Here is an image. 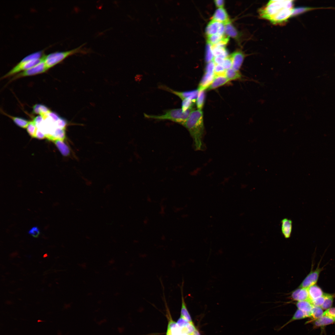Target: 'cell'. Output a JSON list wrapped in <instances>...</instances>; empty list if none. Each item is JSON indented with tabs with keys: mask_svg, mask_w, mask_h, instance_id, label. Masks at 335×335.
<instances>
[{
	"mask_svg": "<svg viewBox=\"0 0 335 335\" xmlns=\"http://www.w3.org/2000/svg\"><path fill=\"white\" fill-rule=\"evenodd\" d=\"M323 309L320 306H314L311 312V318L312 321L319 319L322 316L324 313Z\"/></svg>",
	"mask_w": 335,
	"mask_h": 335,
	"instance_id": "obj_28",
	"label": "cell"
},
{
	"mask_svg": "<svg viewBox=\"0 0 335 335\" xmlns=\"http://www.w3.org/2000/svg\"><path fill=\"white\" fill-rule=\"evenodd\" d=\"M322 269L317 268L314 270L311 271L306 277L301 284L300 288H308L315 284L318 280L319 274Z\"/></svg>",
	"mask_w": 335,
	"mask_h": 335,
	"instance_id": "obj_9",
	"label": "cell"
},
{
	"mask_svg": "<svg viewBox=\"0 0 335 335\" xmlns=\"http://www.w3.org/2000/svg\"><path fill=\"white\" fill-rule=\"evenodd\" d=\"M28 233L34 237L37 238L40 234V230L37 226H34L29 230Z\"/></svg>",
	"mask_w": 335,
	"mask_h": 335,
	"instance_id": "obj_39",
	"label": "cell"
},
{
	"mask_svg": "<svg viewBox=\"0 0 335 335\" xmlns=\"http://www.w3.org/2000/svg\"><path fill=\"white\" fill-rule=\"evenodd\" d=\"M226 70L225 69L222 65L215 64L214 69V74L215 76H225Z\"/></svg>",
	"mask_w": 335,
	"mask_h": 335,
	"instance_id": "obj_35",
	"label": "cell"
},
{
	"mask_svg": "<svg viewBox=\"0 0 335 335\" xmlns=\"http://www.w3.org/2000/svg\"><path fill=\"white\" fill-rule=\"evenodd\" d=\"M48 69L44 60L40 63L26 70L20 72L14 77L12 80L28 76L45 72Z\"/></svg>",
	"mask_w": 335,
	"mask_h": 335,
	"instance_id": "obj_6",
	"label": "cell"
},
{
	"mask_svg": "<svg viewBox=\"0 0 335 335\" xmlns=\"http://www.w3.org/2000/svg\"><path fill=\"white\" fill-rule=\"evenodd\" d=\"M225 33L228 36L234 38H238L239 36L237 30L230 23L225 25Z\"/></svg>",
	"mask_w": 335,
	"mask_h": 335,
	"instance_id": "obj_24",
	"label": "cell"
},
{
	"mask_svg": "<svg viewBox=\"0 0 335 335\" xmlns=\"http://www.w3.org/2000/svg\"><path fill=\"white\" fill-rule=\"evenodd\" d=\"M214 77V72L206 71L199 84L198 90H205L208 88L212 83Z\"/></svg>",
	"mask_w": 335,
	"mask_h": 335,
	"instance_id": "obj_14",
	"label": "cell"
},
{
	"mask_svg": "<svg viewBox=\"0 0 335 335\" xmlns=\"http://www.w3.org/2000/svg\"><path fill=\"white\" fill-rule=\"evenodd\" d=\"M44 50H42L27 55L2 78H5L28 69L40 63L44 60Z\"/></svg>",
	"mask_w": 335,
	"mask_h": 335,
	"instance_id": "obj_2",
	"label": "cell"
},
{
	"mask_svg": "<svg viewBox=\"0 0 335 335\" xmlns=\"http://www.w3.org/2000/svg\"><path fill=\"white\" fill-rule=\"evenodd\" d=\"M293 9L286 8L283 9L272 17L269 21L274 25L281 24L286 22L291 17Z\"/></svg>",
	"mask_w": 335,
	"mask_h": 335,
	"instance_id": "obj_10",
	"label": "cell"
},
{
	"mask_svg": "<svg viewBox=\"0 0 335 335\" xmlns=\"http://www.w3.org/2000/svg\"><path fill=\"white\" fill-rule=\"evenodd\" d=\"M335 297V294L326 293V298L324 303L320 306L321 308L323 310H327L330 308L333 305Z\"/></svg>",
	"mask_w": 335,
	"mask_h": 335,
	"instance_id": "obj_27",
	"label": "cell"
},
{
	"mask_svg": "<svg viewBox=\"0 0 335 335\" xmlns=\"http://www.w3.org/2000/svg\"><path fill=\"white\" fill-rule=\"evenodd\" d=\"M182 335H188V334H187L184 333V334H182Z\"/></svg>",
	"mask_w": 335,
	"mask_h": 335,
	"instance_id": "obj_46",
	"label": "cell"
},
{
	"mask_svg": "<svg viewBox=\"0 0 335 335\" xmlns=\"http://www.w3.org/2000/svg\"><path fill=\"white\" fill-rule=\"evenodd\" d=\"M232 61V68L236 71H239L243 62L244 56L241 51H238L230 55Z\"/></svg>",
	"mask_w": 335,
	"mask_h": 335,
	"instance_id": "obj_16",
	"label": "cell"
},
{
	"mask_svg": "<svg viewBox=\"0 0 335 335\" xmlns=\"http://www.w3.org/2000/svg\"><path fill=\"white\" fill-rule=\"evenodd\" d=\"M176 323L179 328H182L186 326L189 323V322L180 316Z\"/></svg>",
	"mask_w": 335,
	"mask_h": 335,
	"instance_id": "obj_40",
	"label": "cell"
},
{
	"mask_svg": "<svg viewBox=\"0 0 335 335\" xmlns=\"http://www.w3.org/2000/svg\"><path fill=\"white\" fill-rule=\"evenodd\" d=\"M214 56L211 48V46L208 44L207 46L206 61L209 63L212 61Z\"/></svg>",
	"mask_w": 335,
	"mask_h": 335,
	"instance_id": "obj_38",
	"label": "cell"
},
{
	"mask_svg": "<svg viewBox=\"0 0 335 335\" xmlns=\"http://www.w3.org/2000/svg\"><path fill=\"white\" fill-rule=\"evenodd\" d=\"M224 35L216 34L207 36V42L208 44L211 46L216 44L222 39Z\"/></svg>",
	"mask_w": 335,
	"mask_h": 335,
	"instance_id": "obj_31",
	"label": "cell"
},
{
	"mask_svg": "<svg viewBox=\"0 0 335 335\" xmlns=\"http://www.w3.org/2000/svg\"><path fill=\"white\" fill-rule=\"evenodd\" d=\"M192 335H201L199 331L196 328Z\"/></svg>",
	"mask_w": 335,
	"mask_h": 335,
	"instance_id": "obj_45",
	"label": "cell"
},
{
	"mask_svg": "<svg viewBox=\"0 0 335 335\" xmlns=\"http://www.w3.org/2000/svg\"><path fill=\"white\" fill-rule=\"evenodd\" d=\"M161 87L163 89H165L177 96L182 100L186 99H189L194 102H196L199 92L198 89L188 91L179 92L173 90L166 86H161Z\"/></svg>",
	"mask_w": 335,
	"mask_h": 335,
	"instance_id": "obj_8",
	"label": "cell"
},
{
	"mask_svg": "<svg viewBox=\"0 0 335 335\" xmlns=\"http://www.w3.org/2000/svg\"><path fill=\"white\" fill-rule=\"evenodd\" d=\"M326 293H324V295L312 301V304L315 306H321L324 303L326 298Z\"/></svg>",
	"mask_w": 335,
	"mask_h": 335,
	"instance_id": "obj_37",
	"label": "cell"
},
{
	"mask_svg": "<svg viewBox=\"0 0 335 335\" xmlns=\"http://www.w3.org/2000/svg\"><path fill=\"white\" fill-rule=\"evenodd\" d=\"M311 314L310 313L304 312L298 309L296 311L293 317L288 322L290 323L294 320L303 319L308 317H310Z\"/></svg>",
	"mask_w": 335,
	"mask_h": 335,
	"instance_id": "obj_29",
	"label": "cell"
},
{
	"mask_svg": "<svg viewBox=\"0 0 335 335\" xmlns=\"http://www.w3.org/2000/svg\"><path fill=\"white\" fill-rule=\"evenodd\" d=\"M35 138L38 139H43L46 138V137L44 134L39 129L37 128Z\"/></svg>",
	"mask_w": 335,
	"mask_h": 335,
	"instance_id": "obj_42",
	"label": "cell"
},
{
	"mask_svg": "<svg viewBox=\"0 0 335 335\" xmlns=\"http://www.w3.org/2000/svg\"><path fill=\"white\" fill-rule=\"evenodd\" d=\"M214 56H221L225 58L228 56V52L225 48H212Z\"/></svg>",
	"mask_w": 335,
	"mask_h": 335,
	"instance_id": "obj_32",
	"label": "cell"
},
{
	"mask_svg": "<svg viewBox=\"0 0 335 335\" xmlns=\"http://www.w3.org/2000/svg\"><path fill=\"white\" fill-rule=\"evenodd\" d=\"M203 112L201 109H194L190 113L184 125L189 131L194 141V149L203 150L205 147L203 141L204 135Z\"/></svg>",
	"mask_w": 335,
	"mask_h": 335,
	"instance_id": "obj_1",
	"label": "cell"
},
{
	"mask_svg": "<svg viewBox=\"0 0 335 335\" xmlns=\"http://www.w3.org/2000/svg\"><path fill=\"white\" fill-rule=\"evenodd\" d=\"M194 109L193 108L183 112L181 109H173L167 111L161 115H149L144 114V116L147 118L159 120L168 119L184 125L190 113Z\"/></svg>",
	"mask_w": 335,
	"mask_h": 335,
	"instance_id": "obj_5",
	"label": "cell"
},
{
	"mask_svg": "<svg viewBox=\"0 0 335 335\" xmlns=\"http://www.w3.org/2000/svg\"><path fill=\"white\" fill-rule=\"evenodd\" d=\"M221 65L226 70L231 68L232 61L230 55L228 56L224 59Z\"/></svg>",
	"mask_w": 335,
	"mask_h": 335,
	"instance_id": "obj_36",
	"label": "cell"
},
{
	"mask_svg": "<svg viewBox=\"0 0 335 335\" xmlns=\"http://www.w3.org/2000/svg\"><path fill=\"white\" fill-rule=\"evenodd\" d=\"M297 306L298 309L311 314L314 305L308 301H302L298 302L297 303Z\"/></svg>",
	"mask_w": 335,
	"mask_h": 335,
	"instance_id": "obj_23",
	"label": "cell"
},
{
	"mask_svg": "<svg viewBox=\"0 0 335 335\" xmlns=\"http://www.w3.org/2000/svg\"><path fill=\"white\" fill-rule=\"evenodd\" d=\"M292 229V221L290 219L284 218L281 221V230L282 234L286 238H288L291 235Z\"/></svg>",
	"mask_w": 335,
	"mask_h": 335,
	"instance_id": "obj_17",
	"label": "cell"
},
{
	"mask_svg": "<svg viewBox=\"0 0 335 335\" xmlns=\"http://www.w3.org/2000/svg\"><path fill=\"white\" fill-rule=\"evenodd\" d=\"M40 104H36L33 107V112L35 114H40L39 107Z\"/></svg>",
	"mask_w": 335,
	"mask_h": 335,
	"instance_id": "obj_44",
	"label": "cell"
},
{
	"mask_svg": "<svg viewBox=\"0 0 335 335\" xmlns=\"http://www.w3.org/2000/svg\"><path fill=\"white\" fill-rule=\"evenodd\" d=\"M229 81L225 76H215L208 90L214 89L226 84Z\"/></svg>",
	"mask_w": 335,
	"mask_h": 335,
	"instance_id": "obj_21",
	"label": "cell"
},
{
	"mask_svg": "<svg viewBox=\"0 0 335 335\" xmlns=\"http://www.w3.org/2000/svg\"><path fill=\"white\" fill-rule=\"evenodd\" d=\"M37 128L33 121H29L26 128L28 134L31 137L34 138H35Z\"/></svg>",
	"mask_w": 335,
	"mask_h": 335,
	"instance_id": "obj_33",
	"label": "cell"
},
{
	"mask_svg": "<svg viewBox=\"0 0 335 335\" xmlns=\"http://www.w3.org/2000/svg\"><path fill=\"white\" fill-rule=\"evenodd\" d=\"M53 142L63 156H67L69 155L70 152L69 148L65 142L64 141L56 140Z\"/></svg>",
	"mask_w": 335,
	"mask_h": 335,
	"instance_id": "obj_22",
	"label": "cell"
},
{
	"mask_svg": "<svg viewBox=\"0 0 335 335\" xmlns=\"http://www.w3.org/2000/svg\"><path fill=\"white\" fill-rule=\"evenodd\" d=\"M292 296L294 300L298 302L306 301L312 304L309 297L308 288H300L296 290L293 293Z\"/></svg>",
	"mask_w": 335,
	"mask_h": 335,
	"instance_id": "obj_15",
	"label": "cell"
},
{
	"mask_svg": "<svg viewBox=\"0 0 335 335\" xmlns=\"http://www.w3.org/2000/svg\"><path fill=\"white\" fill-rule=\"evenodd\" d=\"M293 0H271L259 11L261 17L269 20L284 9L293 8Z\"/></svg>",
	"mask_w": 335,
	"mask_h": 335,
	"instance_id": "obj_3",
	"label": "cell"
},
{
	"mask_svg": "<svg viewBox=\"0 0 335 335\" xmlns=\"http://www.w3.org/2000/svg\"><path fill=\"white\" fill-rule=\"evenodd\" d=\"M308 289L312 303L313 300L322 296L324 293L321 289L315 284L308 287Z\"/></svg>",
	"mask_w": 335,
	"mask_h": 335,
	"instance_id": "obj_20",
	"label": "cell"
},
{
	"mask_svg": "<svg viewBox=\"0 0 335 335\" xmlns=\"http://www.w3.org/2000/svg\"><path fill=\"white\" fill-rule=\"evenodd\" d=\"M313 321L315 327H322L335 323V318L328 315H323L320 318Z\"/></svg>",
	"mask_w": 335,
	"mask_h": 335,
	"instance_id": "obj_18",
	"label": "cell"
},
{
	"mask_svg": "<svg viewBox=\"0 0 335 335\" xmlns=\"http://www.w3.org/2000/svg\"><path fill=\"white\" fill-rule=\"evenodd\" d=\"M194 103L193 100L189 99L183 100L181 109L183 112H185L188 109L193 108Z\"/></svg>",
	"mask_w": 335,
	"mask_h": 335,
	"instance_id": "obj_34",
	"label": "cell"
},
{
	"mask_svg": "<svg viewBox=\"0 0 335 335\" xmlns=\"http://www.w3.org/2000/svg\"><path fill=\"white\" fill-rule=\"evenodd\" d=\"M211 19L212 20L222 23L225 25L230 23L228 14L223 8L217 9Z\"/></svg>",
	"mask_w": 335,
	"mask_h": 335,
	"instance_id": "obj_12",
	"label": "cell"
},
{
	"mask_svg": "<svg viewBox=\"0 0 335 335\" xmlns=\"http://www.w3.org/2000/svg\"><path fill=\"white\" fill-rule=\"evenodd\" d=\"M225 29V25L223 24L212 20L206 27V33L207 36L216 34L223 35Z\"/></svg>",
	"mask_w": 335,
	"mask_h": 335,
	"instance_id": "obj_7",
	"label": "cell"
},
{
	"mask_svg": "<svg viewBox=\"0 0 335 335\" xmlns=\"http://www.w3.org/2000/svg\"><path fill=\"white\" fill-rule=\"evenodd\" d=\"M205 98V92L204 90L199 91V92L196 99V103L198 109L201 110L204 104Z\"/></svg>",
	"mask_w": 335,
	"mask_h": 335,
	"instance_id": "obj_30",
	"label": "cell"
},
{
	"mask_svg": "<svg viewBox=\"0 0 335 335\" xmlns=\"http://www.w3.org/2000/svg\"><path fill=\"white\" fill-rule=\"evenodd\" d=\"M168 324L166 335H182L181 328L172 319L169 311H167Z\"/></svg>",
	"mask_w": 335,
	"mask_h": 335,
	"instance_id": "obj_11",
	"label": "cell"
},
{
	"mask_svg": "<svg viewBox=\"0 0 335 335\" xmlns=\"http://www.w3.org/2000/svg\"><path fill=\"white\" fill-rule=\"evenodd\" d=\"M6 116L10 118L14 123L18 126L23 128H26L29 121L22 118L14 117L9 115L5 113Z\"/></svg>",
	"mask_w": 335,
	"mask_h": 335,
	"instance_id": "obj_26",
	"label": "cell"
},
{
	"mask_svg": "<svg viewBox=\"0 0 335 335\" xmlns=\"http://www.w3.org/2000/svg\"><path fill=\"white\" fill-rule=\"evenodd\" d=\"M184 281H183L180 287L181 295V317L184 319L190 324H194L191 317L187 309L183 295Z\"/></svg>",
	"mask_w": 335,
	"mask_h": 335,
	"instance_id": "obj_13",
	"label": "cell"
},
{
	"mask_svg": "<svg viewBox=\"0 0 335 335\" xmlns=\"http://www.w3.org/2000/svg\"><path fill=\"white\" fill-rule=\"evenodd\" d=\"M85 43L73 49L63 51H56L44 56V62L48 69L62 61L68 57L77 53L86 54L88 51L83 48Z\"/></svg>",
	"mask_w": 335,
	"mask_h": 335,
	"instance_id": "obj_4",
	"label": "cell"
},
{
	"mask_svg": "<svg viewBox=\"0 0 335 335\" xmlns=\"http://www.w3.org/2000/svg\"><path fill=\"white\" fill-rule=\"evenodd\" d=\"M215 3L216 6L218 7L223 8L224 5V1L223 0H215Z\"/></svg>",
	"mask_w": 335,
	"mask_h": 335,
	"instance_id": "obj_43",
	"label": "cell"
},
{
	"mask_svg": "<svg viewBox=\"0 0 335 335\" xmlns=\"http://www.w3.org/2000/svg\"><path fill=\"white\" fill-rule=\"evenodd\" d=\"M226 76L229 81L239 79L242 77L239 71H236L232 68L226 70Z\"/></svg>",
	"mask_w": 335,
	"mask_h": 335,
	"instance_id": "obj_25",
	"label": "cell"
},
{
	"mask_svg": "<svg viewBox=\"0 0 335 335\" xmlns=\"http://www.w3.org/2000/svg\"><path fill=\"white\" fill-rule=\"evenodd\" d=\"M331 7H302L293 8L292 10L291 17L297 16L303 13L312 10L320 9H334Z\"/></svg>",
	"mask_w": 335,
	"mask_h": 335,
	"instance_id": "obj_19",
	"label": "cell"
},
{
	"mask_svg": "<svg viewBox=\"0 0 335 335\" xmlns=\"http://www.w3.org/2000/svg\"><path fill=\"white\" fill-rule=\"evenodd\" d=\"M323 315H328L335 318V307L330 308L324 312Z\"/></svg>",
	"mask_w": 335,
	"mask_h": 335,
	"instance_id": "obj_41",
	"label": "cell"
}]
</instances>
